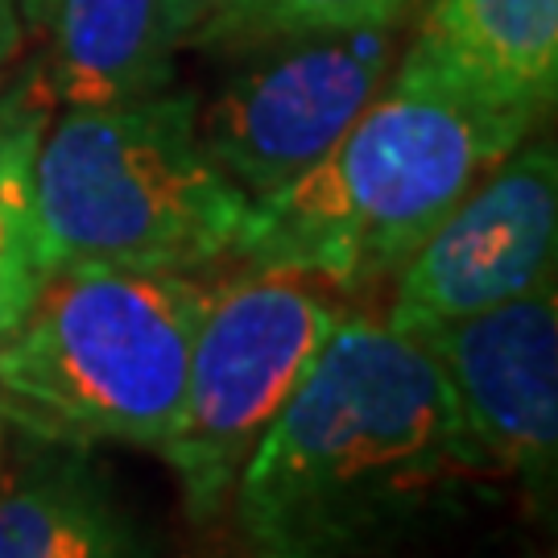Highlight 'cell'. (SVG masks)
I'll list each match as a JSON object with an SVG mask.
<instances>
[{
  "label": "cell",
  "instance_id": "1",
  "mask_svg": "<svg viewBox=\"0 0 558 558\" xmlns=\"http://www.w3.org/2000/svg\"><path fill=\"white\" fill-rule=\"evenodd\" d=\"M497 476L422 339L343 315L232 488L248 558H360Z\"/></svg>",
  "mask_w": 558,
  "mask_h": 558
},
{
  "label": "cell",
  "instance_id": "2",
  "mask_svg": "<svg viewBox=\"0 0 558 558\" xmlns=\"http://www.w3.org/2000/svg\"><path fill=\"white\" fill-rule=\"evenodd\" d=\"M538 120L401 54L377 96L306 174L253 199L232 260L302 269L339 294L368 290L393 278Z\"/></svg>",
  "mask_w": 558,
  "mask_h": 558
},
{
  "label": "cell",
  "instance_id": "3",
  "mask_svg": "<svg viewBox=\"0 0 558 558\" xmlns=\"http://www.w3.org/2000/svg\"><path fill=\"white\" fill-rule=\"evenodd\" d=\"M199 100L145 96L62 108L34 149V216L46 274L124 265L199 274L236 257L253 199L203 149Z\"/></svg>",
  "mask_w": 558,
  "mask_h": 558
},
{
  "label": "cell",
  "instance_id": "4",
  "mask_svg": "<svg viewBox=\"0 0 558 558\" xmlns=\"http://www.w3.org/2000/svg\"><path fill=\"white\" fill-rule=\"evenodd\" d=\"M211 286L195 274L59 265L0 339V393L17 426L66 442L158 451L179 418Z\"/></svg>",
  "mask_w": 558,
  "mask_h": 558
},
{
  "label": "cell",
  "instance_id": "5",
  "mask_svg": "<svg viewBox=\"0 0 558 558\" xmlns=\"http://www.w3.org/2000/svg\"><path fill=\"white\" fill-rule=\"evenodd\" d=\"M343 315L331 281L286 265H244L232 281L211 286L179 418L158 447L186 518L207 525L228 513L253 447Z\"/></svg>",
  "mask_w": 558,
  "mask_h": 558
},
{
  "label": "cell",
  "instance_id": "6",
  "mask_svg": "<svg viewBox=\"0 0 558 558\" xmlns=\"http://www.w3.org/2000/svg\"><path fill=\"white\" fill-rule=\"evenodd\" d=\"M398 25L274 41L195 112L203 149L248 199L306 174L336 145L398 62Z\"/></svg>",
  "mask_w": 558,
  "mask_h": 558
},
{
  "label": "cell",
  "instance_id": "7",
  "mask_svg": "<svg viewBox=\"0 0 558 558\" xmlns=\"http://www.w3.org/2000/svg\"><path fill=\"white\" fill-rule=\"evenodd\" d=\"M555 141L525 137L393 274L385 323L414 331L555 286Z\"/></svg>",
  "mask_w": 558,
  "mask_h": 558
},
{
  "label": "cell",
  "instance_id": "8",
  "mask_svg": "<svg viewBox=\"0 0 558 558\" xmlns=\"http://www.w3.org/2000/svg\"><path fill=\"white\" fill-rule=\"evenodd\" d=\"M451 385L459 422L497 476L530 488L555 480L558 456V302L555 286L414 327Z\"/></svg>",
  "mask_w": 558,
  "mask_h": 558
},
{
  "label": "cell",
  "instance_id": "9",
  "mask_svg": "<svg viewBox=\"0 0 558 558\" xmlns=\"http://www.w3.org/2000/svg\"><path fill=\"white\" fill-rule=\"evenodd\" d=\"M170 59L161 0H59L46 59L21 92L38 112L133 104L174 83Z\"/></svg>",
  "mask_w": 558,
  "mask_h": 558
},
{
  "label": "cell",
  "instance_id": "10",
  "mask_svg": "<svg viewBox=\"0 0 558 558\" xmlns=\"http://www.w3.org/2000/svg\"><path fill=\"white\" fill-rule=\"evenodd\" d=\"M405 54L500 108L542 117L558 87V0H430Z\"/></svg>",
  "mask_w": 558,
  "mask_h": 558
},
{
  "label": "cell",
  "instance_id": "11",
  "mask_svg": "<svg viewBox=\"0 0 558 558\" xmlns=\"http://www.w3.org/2000/svg\"><path fill=\"white\" fill-rule=\"evenodd\" d=\"M0 558H141L133 525L80 456L0 476Z\"/></svg>",
  "mask_w": 558,
  "mask_h": 558
},
{
  "label": "cell",
  "instance_id": "12",
  "mask_svg": "<svg viewBox=\"0 0 558 558\" xmlns=\"http://www.w3.org/2000/svg\"><path fill=\"white\" fill-rule=\"evenodd\" d=\"M414 0H223L186 46H274L315 34L401 25Z\"/></svg>",
  "mask_w": 558,
  "mask_h": 558
},
{
  "label": "cell",
  "instance_id": "13",
  "mask_svg": "<svg viewBox=\"0 0 558 558\" xmlns=\"http://www.w3.org/2000/svg\"><path fill=\"white\" fill-rule=\"evenodd\" d=\"M38 137L41 133H25L0 154V339L17 331L46 278L38 216H34Z\"/></svg>",
  "mask_w": 558,
  "mask_h": 558
},
{
  "label": "cell",
  "instance_id": "14",
  "mask_svg": "<svg viewBox=\"0 0 558 558\" xmlns=\"http://www.w3.org/2000/svg\"><path fill=\"white\" fill-rule=\"evenodd\" d=\"M46 129V112H38L34 104L25 100V92H13L9 83H4V66H0V154L21 141L25 133H38Z\"/></svg>",
  "mask_w": 558,
  "mask_h": 558
},
{
  "label": "cell",
  "instance_id": "15",
  "mask_svg": "<svg viewBox=\"0 0 558 558\" xmlns=\"http://www.w3.org/2000/svg\"><path fill=\"white\" fill-rule=\"evenodd\" d=\"M220 4L223 0H161V9H166V29H170L174 46H186V38H191Z\"/></svg>",
  "mask_w": 558,
  "mask_h": 558
},
{
  "label": "cell",
  "instance_id": "16",
  "mask_svg": "<svg viewBox=\"0 0 558 558\" xmlns=\"http://www.w3.org/2000/svg\"><path fill=\"white\" fill-rule=\"evenodd\" d=\"M21 34H25V25H21V0H0V66L17 54Z\"/></svg>",
  "mask_w": 558,
  "mask_h": 558
},
{
  "label": "cell",
  "instance_id": "17",
  "mask_svg": "<svg viewBox=\"0 0 558 558\" xmlns=\"http://www.w3.org/2000/svg\"><path fill=\"white\" fill-rule=\"evenodd\" d=\"M17 426V418H13V405L4 401V393H0V476H4V451H9V430Z\"/></svg>",
  "mask_w": 558,
  "mask_h": 558
}]
</instances>
